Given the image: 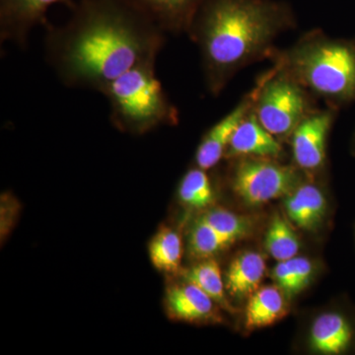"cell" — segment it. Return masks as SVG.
I'll use <instances>...</instances> for the list:
<instances>
[{"instance_id":"6da1fadb","label":"cell","mask_w":355,"mask_h":355,"mask_svg":"<svg viewBox=\"0 0 355 355\" xmlns=\"http://www.w3.org/2000/svg\"><path fill=\"white\" fill-rule=\"evenodd\" d=\"M64 25L46 24L44 58L67 87L102 93L118 77L156 62L166 33L128 0H80Z\"/></svg>"},{"instance_id":"7a4b0ae2","label":"cell","mask_w":355,"mask_h":355,"mask_svg":"<svg viewBox=\"0 0 355 355\" xmlns=\"http://www.w3.org/2000/svg\"><path fill=\"white\" fill-rule=\"evenodd\" d=\"M295 27L282 0H205L187 35L200 49L207 91L218 96L240 70L270 60L277 37Z\"/></svg>"},{"instance_id":"3957f363","label":"cell","mask_w":355,"mask_h":355,"mask_svg":"<svg viewBox=\"0 0 355 355\" xmlns=\"http://www.w3.org/2000/svg\"><path fill=\"white\" fill-rule=\"evenodd\" d=\"M270 60L329 108L340 111L354 104L355 38L311 30L291 48L275 51Z\"/></svg>"},{"instance_id":"277c9868","label":"cell","mask_w":355,"mask_h":355,"mask_svg":"<svg viewBox=\"0 0 355 355\" xmlns=\"http://www.w3.org/2000/svg\"><path fill=\"white\" fill-rule=\"evenodd\" d=\"M155 67L156 62L137 65L102 91L110 103L112 123L121 132L141 135L179 123V111L166 94Z\"/></svg>"},{"instance_id":"5b68a950","label":"cell","mask_w":355,"mask_h":355,"mask_svg":"<svg viewBox=\"0 0 355 355\" xmlns=\"http://www.w3.org/2000/svg\"><path fill=\"white\" fill-rule=\"evenodd\" d=\"M254 90V116L279 140L291 137L299 123L318 109L317 99L275 65L259 77Z\"/></svg>"},{"instance_id":"8992f818","label":"cell","mask_w":355,"mask_h":355,"mask_svg":"<svg viewBox=\"0 0 355 355\" xmlns=\"http://www.w3.org/2000/svg\"><path fill=\"white\" fill-rule=\"evenodd\" d=\"M300 184L296 169L272 158L239 157L231 173V186L248 205H261L286 197Z\"/></svg>"},{"instance_id":"52a82bcc","label":"cell","mask_w":355,"mask_h":355,"mask_svg":"<svg viewBox=\"0 0 355 355\" xmlns=\"http://www.w3.org/2000/svg\"><path fill=\"white\" fill-rule=\"evenodd\" d=\"M338 111L318 108L301 121L291 135L294 162L306 172L321 169L326 162L327 140Z\"/></svg>"},{"instance_id":"ba28073f","label":"cell","mask_w":355,"mask_h":355,"mask_svg":"<svg viewBox=\"0 0 355 355\" xmlns=\"http://www.w3.org/2000/svg\"><path fill=\"white\" fill-rule=\"evenodd\" d=\"M60 3L73 6L71 0H0V41L25 49L32 30L46 25L49 9Z\"/></svg>"},{"instance_id":"9c48e42d","label":"cell","mask_w":355,"mask_h":355,"mask_svg":"<svg viewBox=\"0 0 355 355\" xmlns=\"http://www.w3.org/2000/svg\"><path fill=\"white\" fill-rule=\"evenodd\" d=\"M254 88L243 97L232 111L229 112L216 125L203 135L196 153V164L200 169L209 170L216 167L225 157L231 137L242 121L253 111Z\"/></svg>"},{"instance_id":"30bf717a","label":"cell","mask_w":355,"mask_h":355,"mask_svg":"<svg viewBox=\"0 0 355 355\" xmlns=\"http://www.w3.org/2000/svg\"><path fill=\"white\" fill-rule=\"evenodd\" d=\"M282 153L280 140L261 125L252 111L233 133L225 158L275 159L279 157Z\"/></svg>"},{"instance_id":"8fae6325","label":"cell","mask_w":355,"mask_h":355,"mask_svg":"<svg viewBox=\"0 0 355 355\" xmlns=\"http://www.w3.org/2000/svg\"><path fill=\"white\" fill-rule=\"evenodd\" d=\"M164 304L169 317L177 321L197 323L217 318L216 303L202 289L186 280L184 284L167 287Z\"/></svg>"},{"instance_id":"7c38bea8","label":"cell","mask_w":355,"mask_h":355,"mask_svg":"<svg viewBox=\"0 0 355 355\" xmlns=\"http://www.w3.org/2000/svg\"><path fill=\"white\" fill-rule=\"evenodd\" d=\"M168 34H187L205 0H128Z\"/></svg>"},{"instance_id":"4fadbf2b","label":"cell","mask_w":355,"mask_h":355,"mask_svg":"<svg viewBox=\"0 0 355 355\" xmlns=\"http://www.w3.org/2000/svg\"><path fill=\"white\" fill-rule=\"evenodd\" d=\"M287 216L298 227L312 230L326 216L323 191L312 184H300L284 198Z\"/></svg>"},{"instance_id":"5bb4252c","label":"cell","mask_w":355,"mask_h":355,"mask_svg":"<svg viewBox=\"0 0 355 355\" xmlns=\"http://www.w3.org/2000/svg\"><path fill=\"white\" fill-rule=\"evenodd\" d=\"M311 345L318 352L338 354L349 347L352 340V327L338 313H324L315 320L311 329Z\"/></svg>"},{"instance_id":"9a60e30c","label":"cell","mask_w":355,"mask_h":355,"mask_svg":"<svg viewBox=\"0 0 355 355\" xmlns=\"http://www.w3.org/2000/svg\"><path fill=\"white\" fill-rule=\"evenodd\" d=\"M266 272L263 257L254 252H244L231 261L226 275V291L233 297L242 299L258 291Z\"/></svg>"},{"instance_id":"2e32d148","label":"cell","mask_w":355,"mask_h":355,"mask_svg":"<svg viewBox=\"0 0 355 355\" xmlns=\"http://www.w3.org/2000/svg\"><path fill=\"white\" fill-rule=\"evenodd\" d=\"M286 296L275 286H266L252 294L246 308L248 330L270 326L286 314Z\"/></svg>"},{"instance_id":"e0dca14e","label":"cell","mask_w":355,"mask_h":355,"mask_svg":"<svg viewBox=\"0 0 355 355\" xmlns=\"http://www.w3.org/2000/svg\"><path fill=\"white\" fill-rule=\"evenodd\" d=\"M151 263L160 272L174 273L181 268L183 242L174 229L163 226L153 236L148 245Z\"/></svg>"},{"instance_id":"ac0fdd59","label":"cell","mask_w":355,"mask_h":355,"mask_svg":"<svg viewBox=\"0 0 355 355\" xmlns=\"http://www.w3.org/2000/svg\"><path fill=\"white\" fill-rule=\"evenodd\" d=\"M272 277L287 299L298 295L309 286L313 277V265L308 259L294 258L279 261Z\"/></svg>"},{"instance_id":"d6986e66","label":"cell","mask_w":355,"mask_h":355,"mask_svg":"<svg viewBox=\"0 0 355 355\" xmlns=\"http://www.w3.org/2000/svg\"><path fill=\"white\" fill-rule=\"evenodd\" d=\"M186 282L195 284L209 296L217 305L232 311L225 295V284L218 263L214 259H205L184 273Z\"/></svg>"},{"instance_id":"ffe728a7","label":"cell","mask_w":355,"mask_h":355,"mask_svg":"<svg viewBox=\"0 0 355 355\" xmlns=\"http://www.w3.org/2000/svg\"><path fill=\"white\" fill-rule=\"evenodd\" d=\"M178 198L193 209H205L211 205L216 195L207 170L198 167L189 170L180 182Z\"/></svg>"},{"instance_id":"44dd1931","label":"cell","mask_w":355,"mask_h":355,"mask_svg":"<svg viewBox=\"0 0 355 355\" xmlns=\"http://www.w3.org/2000/svg\"><path fill=\"white\" fill-rule=\"evenodd\" d=\"M234 241L222 235L218 231L203 221L200 217L193 222L188 237V250L193 258H212L227 249Z\"/></svg>"},{"instance_id":"7402d4cb","label":"cell","mask_w":355,"mask_h":355,"mask_svg":"<svg viewBox=\"0 0 355 355\" xmlns=\"http://www.w3.org/2000/svg\"><path fill=\"white\" fill-rule=\"evenodd\" d=\"M266 251L275 260L294 258L300 250V242L291 226L279 216L273 217L265 239Z\"/></svg>"},{"instance_id":"603a6c76","label":"cell","mask_w":355,"mask_h":355,"mask_svg":"<svg viewBox=\"0 0 355 355\" xmlns=\"http://www.w3.org/2000/svg\"><path fill=\"white\" fill-rule=\"evenodd\" d=\"M200 217L234 242L246 236L251 228V223L247 218L220 207L207 210Z\"/></svg>"},{"instance_id":"cb8c5ba5","label":"cell","mask_w":355,"mask_h":355,"mask_svg":"<svg viewBox=\"0 0 355 355\" xmlns=\"http://www.w3.org/2000/svg\"><path fill=\"white\" fill-rule=\"evenodd\" d=\"M19 202L11 193H6L1 196V240L6 239L12 230L19 216Z\"/></svg>"}]
</instances>
